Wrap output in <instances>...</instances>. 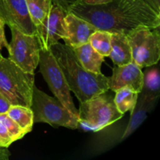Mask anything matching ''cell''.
Instances as JSON below:
<instances>
[{
	"instance_id": "3",
	"label": "cell",
	"mask_w": 160,
	"mask_h": 160,
	"mask_svg": "<svg viewBox=\"0 0 160 160\" xmlns=\"http://www.w3.org/2000/svg\"><path fill=\"white\" fill-rule=\"evenodd\" d=\"M34 73L23 71L0 53V92L11 105L31 107Z\"/></svg>"
},
{
	"instance_id": "5",
	"label": "cell",
	"mask_w": 160,
	"mask_h": 160,
	"mask_svg": "<svg viewBox=\"0 0 160 160\" xmlns=\"http://www.w3.org/2000/svg\"><path fill=\"white\" fill-rule=\"evenodd\" d=\"M31 109L34 113V123H45L52 127L78 129V118L69 112L56 97L47 95L35 85L33 88Z\"/></svg>"
},
{
	"instance_id": "7",
	"label": "cell",
	"mask_w": 160,
	"mask_h": 160,
	"mask_svg": "<svg viewBox=\"0 0 160 160\" xmlns=\"http://www.w3.org/2000/svg\"><path fill=\"white\" fill-rule=\"evenodd\" d=\"M131 48L132 62L141 69L154 66L160 59L159 27L138 28L127 35Z\"/></svg>"
},
{
	"instance_id": "9",
	"label": "cell",
	"mask_w": 160,
	"mask_h": 160,
	"mask_svg": "<svg viewBox=\"0 0 160 160\" xmlns=\"http://www.w3.org/2000/svg\"><path fill=\"white\" fill-rule=\"evenodd\" d=\"M67 12L56 4L52 5L49 12L40 24L35 26V35L41 49H49L66 36L64 18Z\"/></svg>"
},
{
	"instance_id": "22",
	"label": "cell",
	"mask_w": 160,
	"mask_h": 160,
	"mask_svg": "<svg viewBox=\"0 0 160 160\" xmlns=\"http://www.w3.org/2000/svg\"><path fill=\"white\" fill-rule=\"evenodd\" d=\"M13 143L7 128L2 122L0 121V145L4 148H9Z\"/></svg>"
},
{
	"instance_id": "25",
	"label": "cell",
	"mask_w": 160,
	"mask_h": 160,
	"mask_svg": "<svg viewBox=\"0 0 160 160\" xmlns=\"http://www.w3.org/2000/svg\"><path fill=\"white\" fill-rule=\"evenodd\" d=\"M11 104L8 101L7 98L0 92V113H5L7 112Z\"/></svg>"
},
{
	"instance_id": "24",
	"label": "cell",
	"mask_w": 160,
	"mask_h": 160,
	"mask_svg": "<svg viewBox=\"0 0 160 160\" xmlns=\"http://www.w3.org/2000/svg\"><path fill=\"white\" fill-rule=\"evenodd\" d=\"M5 23L2 20V19L0 17V51L3 47L7 48L8 47V42L6 40V34H5Z\"/></svg>"
},
{
	"instance_id": "23",
	"label": "cell",
	"mask_w": 160,
	"mask_h": 160,
	"mask_svg": "<svg viewBox=\"0 0 160 160\" xmlns=\"http://www.w3.org/2000/svg\"><path fill=\"white\" fill-rule=\"evenodd\" d=\"M52 2L53 4L57 5L62 8L66 12H69L70 8L76 4L77 2H78L79 0H52Z\"/></svg>"
},
{
	"instance_id": "10",
	"label": "cell",
	"mask_w": 160,
	"mask_h": 160,
	"mask_svg": "<svg viewBox=\"0 0 160 160\" xmlns=\"http://www.w3.org/2000/svg\"><path fill=\"white\" fill-rule=\"evenodd\" d=\"M0 17L9 28L27 34H35L25 0H0Z\"/></svg>"
},
{
	"instance_id": "11",
	"label": "cell",
	"mask_w": 160,
	"mask_h": 160,
	"mask_svg": "<svg viewBox=\"0 0 160 160\" xmlns=\"http://www.w3.org/2000/svg\"><path fill=\"white\" fill-rule=\"evenodd\" d=\"M109 90L115 92L118 89L129 87L140 93L143 87V72L134 62L112 68V74L108 77Z\"/></svg>"
},
{
	"instance_id": "20",
	"label": "cell",
	"mask_w": 160,
	"mask_h": 160,
	"mask_svg": "<svg viewBox=\"0 0 160 160\" xmlns=\"http://www.w3.org/2000/svg\"><path fill=\"white\" fill-rule=\"evenodd\" d=\"M112 33L102 30H97L89 38V43L104 57L109 56L111 52Z\"/></svg>"
},
{
	"instance_id": "15",
	"label": "cell",
	"mask_w": 160,
	"mask_h": 160,
	"mask_svg": "<svg viewBox=\"0 0 160 160\" xmlns=\"http://www.w3.org/2000/svg\"><path fill=\"white\" fill-rule=\"evenodd\" d=\"M109 56L116 66L125 65L132 62L131 48L126 34L112 33Z\"/></svg>"
},
{
	"instance_id": "21",
	"label": "cell",
	"mask_w": 160,
	"mask_h": 160,
	"mask_svg": "<svg viewBox=\"0 0 160 160\" xmlns=\"http://www.w3.org/2000/svg\"><path fill=\"white\" fill-rule=\"evenodd\" d=\"M0 121L2 122L7 128L9 135L13 142L23 138L27 134L25 131L6 114V112L0 113Z\"/></svg>"
},
{
	"instance_id": "13",
	"label": "cell",
	"mask_w": 160,
	"mask_h": 160,
	"mask_svg": "<svg viewBox=\"0 0 160 160\" xmlns=\"http://www.w3.org/2000/svg\"><path fill=\"white\" fill-rule=\"evenodd\" d=\"M139 94H141V95L140 97L138 96L137 103L134 109L131 112V119L122 136V140H124L130 135H131V134H133L138 129V128L140 127V125L146 119L148 112L154 107L156 100H157L148 98L142 93Z\"/></svg>"
},
{
	"instance_id": "4",
	"label": "cell",
	"mask_w": 160,
	"mask_h": 160,
	"mask_svg": "<svg viewBox=\"0 0 160 160\" xmlns=\"http://www.w3.org/2000/svg\"><path fill=\"white\" fill-rule=\"evenodd\" d=\"M109 91L98 94L80 103L78 109L79 126L92 131H98L115 123L123 117L117 109L114 96Z\"/></svg>"
},
{
	"instance_id": "27",
	"label": "cell",
	"mask_w": 160,
	"mask_h": 160,
	"mask_svg": "<svg viewBox=\"0 0 160 160\" xmlns=\"http://www.w3.org/2000/svg\"><path fill=\"white\" fill-rule=\"evenodd\" d=\"M11 156L8 148H4L0 145V160H8Z\"/></svg>"
},
{
	"instance_id": "8",
	"label": "cell",
	"mask_w": 160,
	"mask_h": 160,
	"mask_svg": "<svg viewBox=\"0 0 160 160\" xmlns=\"http://www.w3.org/2000/svg\"><path fill=\"white\" fill-rule=\"evenodd\" d=\"M12 39L8 44L9 59L27 73H34L38 67L41 47L35 34H27L10 28Z\"/></svg>"
},
{
	"instance_id": "19",
	"label": "cell",
	"mask_w": 160,
	"mask_h": 160,
	"mask_svg": "<svg viewBox=\"0 0 160 160\" xmlns=\"http://www.w3.org/2000/svg\"><path fill=\"white\" fill-rule=\"evenodd\" d=\"M30 17L34 26L40 24L52 5V0H25Z\"/></svg>"
},
{
	"instance_id": "18",
	"label": "cell",
	"mask_w": 160,
	"mask_h": 160,
	"mask_svg": "<svg viewBox=\"0 0 160 160\" xmlns=\"http://www.w3.org/2000/svg\"><path fill=\"white\" fill-rule=\"evenodd\" d=\"M160 91V77L158 68H152L143 73V87L140 93L150 98L158 99Z\"/></svg>"
},
{
	"instance_id": "26",
	"label": "cell",
	"mask_w": 160,
	"mask_h": 160,
	"mask_svg": "<svg viewBox=\"0 0 160 160\" xmlns=\"http://www.w3.org/2000/svg\"><path fill=\"white\" fill-rule=\"evenodd\" d=\"M111 0H79L78 2L83 3L85 5H90V6H95V5H101L108 2Z\"/></svg>"
},
{
	"instance_id": "12",
	"label": "cell",
	"mask_w": 160,
	"mask_h": 160,
	"mask_svg": "<svg viewBox=\"0 0 160 160\" xmlns=\"http://www.w3.org/2000/svg\"><path fill=\"white\" fill-rule=\"evenodd\" d=\"M64 21L66 36L63 41L72 48L88 42L90 36L98 30L88 21L71 12H67Z\"/></svg>"
},
{
	"instance_id": "1",
	"label": "cell",
	"mask_w": 160,
	"mask_h": 160,
	"mask_svg": "<svg viewBox=\"0 0 160 160\" xmlns=\"http://www.w3.org/2000/svg\"><path fill=\"white\" fill-rule=\"evenodd\" d=\"M69 12L88 21L98 30L126 35L138 28L152 29L160 26V12L148 0H111L95 6L77 2Z\"/></svg>"
},
{
	"instance_id": "16",
	"label": "cell",
	"mask_w": 160,
	"mask_h": 160,
	"mask_svg": "<svg viewBox=\"0 0 160 160\" xmlns=\"http://www.w3.org/2000/svg\"><path fill=\"white\" fill-rule=\"evenodd\" d=\"M6 114L16 122L26 134L32 131L34 124V113L31 107L11 105Z\"/></svg>"
},
{
	"instance_id": "2",
	"label": "cell",
	"mask_w": 160,
	"mask_h": 160,
	"mask_svg": "<svg viewBox=\"0 0 160 160\" xmlns=\"http://www.w3.org/2000/svg\"><path fill=\"white\" fill-rule=\"evenodd\" d=\"M49 50L62 70L70 92H73L80 103L109 91L108 77L85 70L70 46L57 42Z\"/></svg>"
},
{
	"instance_id": "14",
	"label": "cell",
	"mask_w": 160,
	"mask_h": 160,
	"mask_svg": "<svg viewBox=\"0 0 160 160\" xmlns=\"http://www.w3.org/2000/svg\"><path fill=\"white\" fill-rule=\"evenodd\" d=\"M80 63L88 71L101 73V67L104 56L98 52L88 42L72 48Z\"/></svg>"
},
{
	"instance_id": "17",
	"label": "cell",
	"mask_w": 160,
	"mask_h": 160,
	"mask_svg": "<svg viewBox=\"0 0 160 160\" xmlns=\"http://www.w3.org/2000/svg\"><path fill=\"white\" fill-rule=\"evenodd\" d=\"M114 102L117 109L124 115L125 112H131L134 109L139 94L129 87H124L115 92Z\"/></svg>"
},
{
	"instance_id": "6",
	"label": "cell",
	"mask_w": 160,
	"mask_h": 160,
	"mask_svg": "<svg viewBox=\"0 0 160 160\" xmlns=\"http://www.w3.org/2000/svg\"><path fill=\"white\" fill-rule=\"evenodd\" d=\"M38 65L40 73L54 96L69 112L78 118V109L73 103L68 84L56 58L49 49H41Z\"/></svg>"
}]
</instances>
